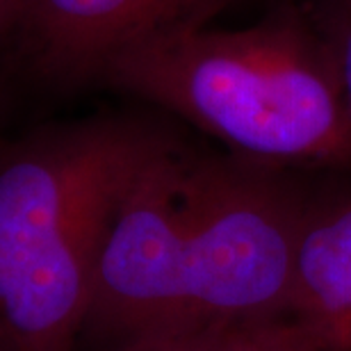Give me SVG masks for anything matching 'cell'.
Returning a JSON list of instances; mask_svg holds the SVG:
<instances>
[{"instance_id": "obj_1", "label": "cell", "mask_w": 351, "mask_h": 351, "mask_svg": "<svg viewBox=\"0 0 351 351\" xmlns=\"http://www.w3.org/2000/svg\"><path fill=\"white\" fill-rule=\"evenodd\" d=\"M98 85L171 112L230 153L351 169V121L331 46L297 16L160 34L112 60Z\"/></svg>"}, {"instance_id": "obj_2", "label": "cell", "mask_w": 351, "mask_h": 351, "mask_svg": "<svg viewBox=\"0 0 351 351\" xmlns=\"http://www.w3.org/2000/svg\"><path fill=\"white\" fill-rule=\"evenodd\" d=\"M160 130L128 119L46 130L0 165V324L16 351H73L117 201Z\"/></svg>"}, {"instance_id": "obj_3", "label": "cell", "mask_w": 351, "mask_h": 351, "mask_svg": "<svg viewBox=\"0 0 351 351\" xmlns=\"http://www.w3.org/2000/svg\"><path fill=\"white\" fill-rule=\"evenodd\" d=\"M308 196L280 165L192 153L187 326L237 328L290 313Z\"/></svg>"}, {"instance_id": "obj_4", "label": "cell", "mask_w": 351, "mask_h": 351, "mask_svg": "<svg viewBox=\"0 0 351 351\" xmlns=\"http://www.w3.org/2000/svg\"><path fill=\"white\" fill-rule=\"evenodd\" d=\"M189 158L162 132L130 176L98 251L82 335L114 349L192 331L185 287Z\"/></svg>"}, {"instance_id": "obj_5", "label": "cell", "mask_w": 351, "mask_h": 351, "mask_svg": "<svg viewBox=\"0 0 351 351\" xmlns=\"http://www.w3.org/2000/svg\"><path fill=\"white\" fill-rule=\"evenodd\" d=\"M228 0H16L10 30L39 80L98 85L114 58L160 34L203 25Z\"/></svg>"}, {"instance_id": "obj_6", "label": "cell", "mask_w": 351, "mask_h": 351, "mask_svg": "<svg viewBox=\"0 0 351 351\" xmlns=\"http://www.w3.org/2000/svg\"><path fill=\"white\" fill-rule=\"evenodd\" d=\"M287 315L315 351H351V189L308 196Z\"/></svg>"}, {"instance_id": "obj_7", "label": "cell", "mask_w": 351, "mask_h": 351, "mask_svg": "<svg viewBox=\"0 0 351 351\" xmlns=\"http://www.w3.org/2000/svg\"><path fill=\"white\" fill-rule=\"evenodd\" d=\"M223 351H315L290 315L237 326Z\"/></svg>"}, {"instance_id": "obj_8", "label": "cell", "mask_w": 351, "mask_h": 351, "mask_svg": "<svg viewBox=\"0 0 351 351\" xmlns=\"http://www.w3.org/2000/svg\"><path fill=\"white\" fill-rule=\"evenodd\" d=\"M233 331L235 328L223 326L192 328V331L162 335V338L130 342V345H121L110 351H223Z\"/></svg>"}, {"instance_id": "obj_9", "label": "cell", "mask_w": 351, "mask_h": 351, "mask_svg": "<svg viewBox=\"0 0 351 351\" xmlns=\"http://www.w3.org/2000/svg\"><path fill=\"white\" fill-rule=\"evenodd\" d=\"M338 7H340V21L335 25V32L328 37V46H331L342 103H345L347 117L351 121V0L338 3Z\"/></svg>"}, {"instance_id": "obj_10", "label": "cell", "mask_w": 351, "mask_h": 351, "mask_svg": "<svg viewBox=\"0 0 351 351\" xmlns=\"http://www.w3.org/2000/svg\"><path fill=\"white\" fill-rule=\"evenodd\" d=\"M14 5H16V0H0V32L10 30Z\"/></svg>"}, {"instance_id": "obj_11", "label": "cell", "mask_w": 351, "mask_h": 351, "mask_svg": "<svg viewBox=\"0 0 351 351\" xmlns=\"http://www.w3.org/2000/svg\"><path fill=\"white\" fill-rule=\"evenodd\" d=\"M0 351H16L12 345V340H10V335H7L5 331V326L0 324Z\"/></svg>"}, {"instance_id": "obj_12", "label": "cell", "mask_w": 351, "mask_h": 351, "mask_svg": "<svg viewBox=\"0 0 351 351\" xmlns=\"http://www.w3.org/2000/svg\"><path fill=\"white\" fill-rule=\"evenodd\" d=\"M333 3H345V0H333Z\"/></svg>"}]
</instances>
